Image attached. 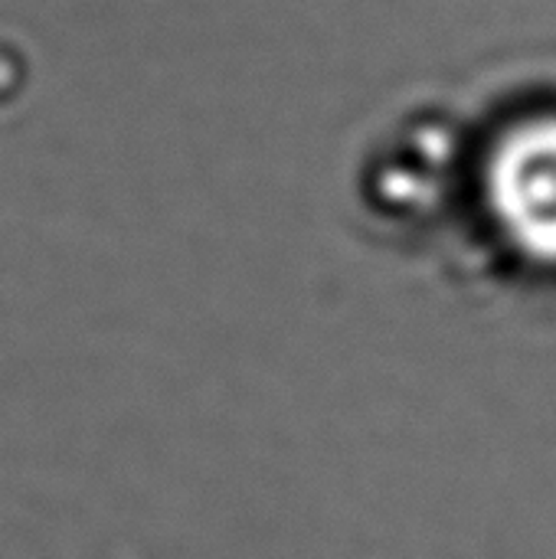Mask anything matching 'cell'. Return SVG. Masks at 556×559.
<instances>
[{"label": "cell", "instance_id": "obj_1", "mask_svg": "<svg viewBox=\"0 0 556 559\" xmlns=\"http://www.w3.org/2000/svg\"><path fill=\"white\" fill-rule=\"evenodd\" d=\"M488 203L524 255L556 265V118L524 121L501 138L488 160Z\"/></svg>", "mask_w": 556, "mask_h": 559}]
</instances>
